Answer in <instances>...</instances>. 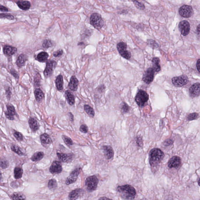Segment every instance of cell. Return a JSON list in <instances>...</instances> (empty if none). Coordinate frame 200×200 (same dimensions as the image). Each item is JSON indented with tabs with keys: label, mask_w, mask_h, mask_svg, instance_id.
Returning a JSON list of instances; mask_svg holds the SVG:
<instances>
[{
	"label": "cell",
	"mask_w": 200,
	"mask_h": 200,
	"mask_svg": "<svg viewBox=\"0 0 200 200\" xmlns=\"http://www.w3.org/2000/svg\"><path fill=\"white\" fill-rule=\"evenodd\" d=\"M79 81L75 76H73L71 77L68 85L69 88L73 92L76 91L78 89Z\"/></svg>",
	"instance_id": "cell-20"
},
{
	"label": "cell",
	"mask_w": 200,
	"mask_h": 200,
	"mask_svg": "<svg viewBox=\"0 0 200 200\" xmlns=\"http://www.w3.org/2000/svg\"><path fill=\"white\" fill-rule=\"evenodd\" d=\"M199 118V115L197 113H194L190 114L187 117V120L188 121H192V120H195Z\"/></svg>",
	"instance_id": "cell-39"
},
{
	"label": "cell",
	"mask_w": 200,
	"mask_h": 200,
	"mask_svg": "<svg viewBox=\"0 0 200 200\" xmlns=\"http://www.w3.org/2000/svg\"><path fill=\"white\" fill-rule=\"evenodd\" d=\"M105 89V86L104 85H101L99 86V87L97 88V91L99 92L100 93H103Z\"/></svg>",
	"instance_id": "cell-49"
},
{
	"label": "cell",
	"mask_w": 200,
	"mask_h": 200,
	"mask_svg": "<svg viewBox=\"0 0 200 200\" xmlns=\"http://www.w3.org/2000/svg\"><path fill=\"white\" fill-rule=\"evenodd\" d=\"M62 138L63 141H64V143L68 146H71L73 144V141L71 138L69 137L68 136L63 135L62 136Z\"/></svg>",
	"instance_id": "cell-37"
},
{
	"label": "cell",
	"mask_w": 200,
	"mask_h": 200,
	"mask_svg": "<svg viewBox=\"0 0 200 200\" xmlns=\"http://www.w3.org/2000/svg\"><path fill=\"white\" fill-rule=\"evenodd\" d=\"M44 156V154L43 152H37L33 154V156L31 157V159L32 161L34 162L39 161L43 158Z\"/></svg>",
	"instance_id": "cell-30"
},
{
	"label": "cell",
	"mask_w": 200,
	"mask_h": 200,
	"mask_svg": "<svg viewBox=\"0 0 200 200\" xmlns=\"http://www.w3.org/2000/svg\"><path fill=\"white\" fill-rule=\"evenodd\" d=\"M104 156L108 159H111L113 157L114 155L113 149L110 146L104 145L102 147Z\"/></svg>",
	"instance_id": "cell-19"
},
{
	"label": "cell",
	"mask_w": 200,
	"mask_h": 200,
	"mask_svg": "<svg viewBox=\"0 0 200 200\" xmlns=\"http://www.w3.org/2000/svg\"><path fill=\"white\" fill-rule=\"evenodd\" d=\"M181 159L180 157L178 156H174L169 160L168 165L170 168H177L181 165Z\"/></svg>",
	"instance_id": "cell-17"
},
{
	"label": "cell",
	"mask_w": 200,
	"mask_h": 200,
	"mask_svg": "<svg viewBox=\"0 0 200 200\" xmlns=\"http://www.w3.org/2000/svg\"><path fill=\"white\" fill-rule=\"evenodd\" d=\"M34 94L36 100L38 103H41L44 99V93L40 88H36L34 90Z\"/></svg>",
	"instance_id": "cell-23"
},
{
	"label": "cell",
	"mask_w": 200,
	"mask_h": 200,
	"mask_svg": "<svg viewBox=\"0 0 200 200\" xmlns=\"http://www.w3.org/2000/svg\"><path fill=\"white\" fill-rule=\"evenodd\" d=\"M57 155L59 159L61 162L64 163H70L73 160L74 155L72 153H57Z\"/></svg>",
	"instance_id": "cell-13"
},
{
	"label": "cell",
	"mask_w": 200,
	"mask_h": 200,
	"mask_svg": "<svg viewBox=\"0 0 200 200\" xmlns=\"http://www.w3.org/2000/svg\"><path fill=\"white\" fill-rule=\"evenodd\" d=\"M164 154L161 149L155 148L150 150L149 154V162L153 172L158 169L159 164L164 159Z\"/></svg>",
	"instance_id": "cell-1"
},
{
	"label": "cell",
	"mask_w": 200,
	"mask_h": 200,
	"mask_svg": "<svg viewBox=\"0 0 200 200\" xmlns=\"http://www.w3.org/2000/svg\"><path fill=\"white\" fill-rule=\"evenodd\" d=\"M149 96L146 92L141 90L139 91L135 97V101L141 107L144 106L149 100Z\"/></svg>",
	"instance_id": "cell-4"
},
{
	"label": "cell",
	"mask_w": 200,
	"mask_h": 200,
	"mask_svg": "<svg viewBox=\"0 0 200 200\" xmlns=\"http://www.w3.org/2000/svg\"><path fill=\"white\" fill-rule=\"evenodd\" d=\"M13 136L15 138L17 139V141H19V142H22V141H23V136L20 132H15L13 133Z\"/></svg>",
	"instance_id": "cell-41"
},
{
	"label": "cell",
	"mask_w": 200,
	"mask_h": 200,
	"mask_svg": "<svg viewBox=\"0 0 200 200\" xmlns=\"http://www.w3.org/2000/svg\"><path fill=\"white\" fill-rule=\"evenodd\" d=\"M98 200H113L112 199H110L109 198H108L106 197H101V198H100Z\"/></svg>",
	"instance_id": "cell-56"
},
{
	"label": "cell",
	"mask_w": 200,
	"mask_h": 200,
	"mask_svg": "<svg viewBox=\"0 0 200 200\" xmlns=\"http://www.w3.org/2000/svg\"><path fill=\"white\" fill-rule=\"evenodd\" d=\"M26 59L24 55L22 54L18 56V59L17 60V66L19 67H22L25 65L26 63Z\"/></svg>",
	"instance_id": "cell-34"
},
{
	"label": "cell",
	"mask_w": 200,
	"mask_h": 200,
	"mask_svg": "<svg viewBox=\"0 0 200 200\" xmlns=\"http://www.w3.org/2000/svg\"><path fill=\"white\" fill-rule=\"evenodd\" d=\"M49 55L45 52H42L38 54L37 60L40 62H45L48 60Z\"/></svg>",
	"instance_id": "cell-28"
},
{
	"label": "cell",
	"mask_w": 200,
	"mask_h": 200,
	"mask_svg": "<svg viewBox=\"0 0 200 200\" xmlns=\"http://www.w3.org/2000/svg\"><path fill=\"white\" fill-rule=\"evenodd\" d=\"M17 3L20 8L22 10H28L31 7V3L28 1H20Z\"/></svg>",
	"instance_id": "cell-27"
},
{
	"label": "cell",
	"mask_w": 200,
	"mask_h": 200,
	"mask_svg": "<svg viewBox=\"0 0 200 200\" xmlns=\"http://www.w3.org/2000/svg\"><path fill=\"white\" fill-rule=\"evenodd\" d=\"M68 115L69 119L70 121L73 122V120H74V116H73L72 113L69 112L68 113Z\"/></svg>",
	"instance_id": "cell-54"
},
{
	"label": "cell",
	"mask_w": 200,
	"mask_h": 200,
	"mask_svg": "<svg viewBox=\"0 0 200 200\" xmlns=\"http://www.w3.org/2000/svg\"><path fill=\"white\" fill-rule=\"evenodd\" d=\"M9 162L4 157H1L0 158V167L3 169H5L7 168L9 166Z\"/></svg>",
	"instance_id": "cell-36"
},
{
	"label": "cell",
	"mask_w": 200,
	"mask_h": 200,
	"mask_svg": "<svg viewBox=\"0 0 200 200\" xmlns=\"http://www.w3.org/2000/svg\"><path fill=\"white\" fill-rule=\"evenodd\" d=\"M79 131L83 133H87L88 131V126L85 124L81 125L79 128Z\"/></svg>",
	"instance_id": "cell-45"
},
{
	"label": "cell",
	"mask_w": 200,
	"mask_h": 200,
	"mask_svg": "<svg viewBox=\"0 0 200 200\" xmlns=\"http://www.w3.org/2000/svg\"><path fill=\"white\" fill-rule=\"evenodd\" d=\"M63 54V51L62 49H59L57 50V51L55 52H54L53 55L55 57H59L61 56Z\"/></svg>",
	"instance_id": "cell-47"
},
{
	"label": "cell",
	"mask_w": 200,
	"mask_h": 200,
	"mask_svg": "<svg viewBox=\"0 0 200 200\" xmlns=\"http://www.w3.org/2000/svg\"><path fill=\"white\" fill-rule=\"evenodd\" d=\"M99 180L95 176L88 177L85 181V186L87 190L89 192L94 191L96 189Z\"/></svg>",
	"instance_id": "cell-5"
},
{
	"label": "cell",
	"mask_w": 200,
	"mask_h": 200,
	"mask_svg": "<svg viewBox=\"0 0 200 200\" xmlns=\"http://www.w3.org/2000/svg\"><path fill=\"white\" fill-rule=\"evenodd\" d=\"M189 94L191 97H197L200 95V83H197L194 84L189 88Z\"/></svg>",
	"instance_id": "cell-16"
},
{
	"label": "cell",
	"mask_w": 200,
	"mask_h": 200,
	"mask_svg": "<svg viewBox=\"0 0 200 200\" xmlns=\"http://www.w3.org/2000/svg\"><path fill=\"white\" fill-rule=\"evenodd\" d=\"M17 50V48L8 45L5 46L3 49L4 54L6 56H10L13 55Z\"/></svg>",
	"instance_id": "cell-26"
},
{
	"label": "cell",
	"mask_w": 200,
	"mask_h": 200,
	"mask_svg": "<svg viewBox=\"0 0 200 200\" xmlns=\"http://www.w3.org/2000/svg\"><path fill=\"white\" fill-rule=\"evenodd\" d=\"M40 140L43 146H49L52 143V140L50 136L46 133H44L40 135Z\"/></svg>",
	"instance_id": "cell-18"
},
{
	"label": "cell",
	"mask_w": 200,
	"mask_h": 200,
	"mask_svg": "<svg viewBox=\"0 0 200 200\" xmlns=\"http://www.w3.org/2000/svg\"><path fill=\"white\" fill-rule=\"evenodd\" d=\"M11 149L12 151L19 156H24L25 155L24 153L22 151V149L16 145H12L11 147Z\"/></svg>",
	"instance_id": "cell-33"
},
{
	"label": "cell",
	"mask_w": 200,
	"mask_h": 200,
	"mask_svg": "<svg viewBox=\"0 0 200 200\" xmlns=\"http://www.w3.org/2000/svg\"><path fill=\"white\" fill-rule=\"evenodd\" d=\"M2 179V174L1 172L0 171V182L1 181Z\"/></svg>",
	"instance_id": "cell-58"
},
{
	"label": "cell",
	"mask_w": 200,
	"mask_h": 200,
	"mask_svg": "<svg viewBox=\"0 0 200 200\" xmlns=\"http://www.w3.org/2000/svg\"><path fill=\"white\" fill-rule=\"evenodd\" d=\"M56 88L58 91L63 90L64 88V79L62 75L60 74L57 77L55 81Z\"/></svg>",
	"instance_id": "cell-24"
},
{
	"label": "cell",
	"mask_w": 200,
	"mask_h": 200,
	"mask_svg": "<svg viewBox=\"0 0 200 200\" xmlns=\"http://www.w3.org/2000/svg\"><path fill=\"white\" fill-rule=\"evenodd\" d=\"M127 45L126 43L120 42L117 45V49L120 55L123 57L127 59H130L131 55L129 51L127 50Z\"/></svg>",
	"instance_id": "cell-6"
},
{
	"label": "cell",
	"mask_w": 200,
	"mask_h": 200,
	"mask_svg": "<svg viewBox=\"0 0 200 200\" xmlns=\"http://www.w3.org/2000/svg\"><path fill=\"white\" fill-rule=\"evenodd\" d=\"M178 28L181 34L183 36H186L188 35L190 31V24L187 20H183L179 22Z\"/></svg>",
	"instance_id": "cell-10"
},
{
	"label": "cell",
	"mask_w": 200,
	"mask_h": 200,
	"mask_svg": "<svg viewBox=\"0 0 200 200\" xmlns=\"http://www.w3.org/2000/svg\"><path fill=\"white\" fill-rule=\"evenodd\" d=\"M90 23L94 28L97 30L101 29L104 24L101 16L97 13H94L91 15L90 17Z\"/></svg>",
	"instance_id": "cell-3"
},
{
	"label": "cell",
	"mask_w": 200,
	"mask_h": 200,
	"mask_svg": "<svg viewBox=\"0 0 200 200\" xmlns=\"http://www.w3.org/2000/svg\"><path fill=\"white\" fill-rule=\"evenodd\" d=\"M117 191L121 197L125 200H133L136 195L135 188L129 185L118 186Z\"/></svg>",
	"instance_id": "cell-2"
},
{
	"label": "cell",
	"mask_w": 200,
	"mask_h": 200,
	"mask_svg": "<svg viewBox=\"0 0 200 200\" xmlns=\"http://www.w3.org/2000/svg\"><path fill=\"white\" fill-rule=\"evenodd\" d=\"M172 83L176 87H181L185 85L188 83L189 79L187 76L181 75L178 77H175L172 78Z\"/></svg>",
	"instance_id": "cell-8"
},
{
	"label": "cell",
	"mask_w": 200,
	"mask_h": 200,
	"mask_svg": "<svg viewBox=\"0 0 200 200\" xmlns=\"http://www.w3.org/2000/svg\"><path fill=\"white\" fill-rule=\"evenodd\" d=\"M200 59H199L198 60L196 64V67L197 69V71H198L199 72H200Z\"/></svg>",
	"instance_id": "cell-55"
},
{
	"label": "cell",
	"mask_w": 200,
	"mask_h": 200,
	"mask_svg": "<svg viewBox=\"0 0 200 200\" xmlns=\"http://www.w3.org/2000/svg\"><path fill=\"white\" fill-rule=\"evenodd\" d=\"M0 18H7L8 19L12 20L14 19V17L9 14L1 13L0 14Z\"/></svg>",
	"instance_id": "cell-43"
},
{
	"label": "cell",
	"mask_w": 200,
	"mask_h": 200,
	"mask_svg": "<svg viewBox=\"0 0 200 200\" xmlns=\"http://www.w3.org/2000/svg\"><path fill=\"white\" fill-rule=\"evenodd\" d=\"M199 182H200V179H199V181H198L199 185Z\"/></svg>",
	"instance_id": "cell-59"
},
{
	"label": "cell",
	"mask_w": 200,
	"mask_h": 200,
	"mask_svg": "<svg viewBox=\"0 0 200 200\" xmlns=\"http://www.w3.org/2000/svg\"><path fill=\"white\" fill-rule=\"evenodd\" d=\"M0 11H2V12H8V10L7 8L5 7V6L0 5Z\"/></svg>",
	"instance_id": "cell-53"
},
{
	"label": "cell",
	"mask_w": 200,
	"mask_h": 200,
	"mask_svg": "<svg viewBox=\"0 0 200 200\" xmlns=\"http://www.w3.org/2000/svg\"><path fill=\"white\" fill-rule=\"evenodd\" d=\"M197 32L198 33V35H199V33H200V24H199L197 28Z\"/></svg>",
	"instance_id": "cell-57"
},
{
	"label": "cell",
	"mask_w": 200,
	"mask_h": 200,
	"mask_svg": "<svg viewBox=\"0 0 200 200\" xmlns=\"http://www.w3.org/2000/svg\"><path fill=\"white\" fill-rule=\"evenodd\" d=\"M133 3H134V4H135L136 6L138 8L141 10H144L145 8L144 4H142V3H139V2L136 1H133Z\"/></svg>",
	"instance_id": "cell-44"
},
{
	"label": "cell",
	"mask_w": 200,
	"mask_h": 200,
	"mask_svg": "<svg viewBox=\"0 0 200 200\" xmlns=\"http://www.w3.org/2000/svg\"><path fill=\"white\" fill-rule=\"evenodd\" d=\"M82 192V190L79 188H77L72 191L69 195V200H77L78 199L80 194Z\"/></svg>",
	"instance_id": "cell-22"
},
{
	"label": "cell",
	"mask_w": 200,
	"mask_h": 200,
	"mask_svg": "<svg viewBox=\"0 0 200 200\" xmlns=\"http://www.w3.org/2000/svg\"><path fill=\"white\" fill-rule=\"evenodd\" d=\"M57 187V183L55 179H51L49 180L48 183V187L51 190L56 189Z\"/></svg>",
	"instance_id": "cell-38"
},
{
	"label": "cell",
	"mask_w": 200,
	"mask_h": 200,
	"mask_svg": "<svg viewBox=\"0 0 200 200\" xmlns=\"http://www.w3.org/2000/svg\"><path fill=\"white\" fill-rule=\"evenodd\" d=\"M6 94L7 98L8 100H10L11 99L12 93H11L10 87H8L6 89Z\"/></svg>",
	"instance_id": "cell-48"
},
{
	"label": "cell",
	"mask_w": 200,
	"mask_h": 200,
	"mask_svg": "<svg viewBox=\"0 0 200 200\" xmlns=\"http://www.w3.org/2000/svg\"><path fill=\"white\" fill-rule=\"evenodd\" d=\"M53 44L51 41L49 40H45L43 41L42 46L45 49H47L51 48Z\"/></svg>",
	"instance_id": "cell-42"
},
{
	"label": "cell",
	"mask_w": 200,
	"mask_h": 200,
	"mask_svg": "<svg viewBox=\"0 0 200 200\" xmlns=\"http://www.w3.org/2000/svg\"><path fill=\"white\" fill-rule=\"evenodd\" d=\"M84 109L86 113L92 118H93L95 116V113L94 109L92 107L88 105H85Z\"/></svg>",
	"instance_id": "cell-35"
},
{
	"label": "cell",
	"mask_w": 200,
	"mask_h": 200,
	"mask_svg": "<svg viewBox=\"0 0 200 200\" xmlns=\"http://www.w3.org/2000/svg\"><path fill=\"white\" fill-rule=\"evenodd\" d=\"M180 15L185 18H189L194 14V10L190 6L184 5L181 7L179 10Z\"/></svg>",
	"instance_id": "cell-9"
},
{
	"label": "cell",
	"mask_w": 200,
	"mask_h": 200,
	"mask_svg": "<svg viewBox=\"0 0 200 200\" xmlns=\"http://www.w3.org/2000/svg\"><path fill=\"white\" fill-rule=\"evenodd\" d=\"M120 109H121L122 112L123 113H125L129 111L130 108L126 103L124 102V103H122L121 106H120Z\"/></svg>",
	"instance_id": "cell-40"
},
{
	"label": "cell",
	"mask_w": 200,
	"mask_h": 200,
	"mask_svg": "<svg viewBox=\"0 0 200 200\" xmlns=\"http://www.w3.org/2000/svg\"><path fill=\"white\" fill-rule=\"evenodd\" d=\"M11 73L12 75L16 78H18V75L17 72L15 70L12 69L11 70Z\"/></svg>",
	"instance_id": "cell-52"
},
{
	"label": "cell",
	"mask_w": 200,
	"mask_h": 200,
	"mask_svg": "<svg viewBox=\"0 0 200 200\" xmlns=\"http://www.w3.org/2000/svg\"><path fill=\"white\" fill-rule=\"evenodd\" d=\"M136 142L139 146L142 147L143 146V141H142V139L141 137H137Z\"/></svg>",
	"instance_id": "cell-51"
},
{
	"label": "cell",
	"mask_w": 200,
	"mask_h": 200,
	"mask_svg": "<svg viewBox=\"0 0 200 200\" xmlns=\"http://www.w3.org/2000/svg\"><path fill=\"white\" fill-rule=\"evenodd\" d=\"M65 97L68 103L70 105L72 106L74 105L75 100L74 95L69 90L66 91L65 92Z\"/></svg>",
	"instance_id": "cell-25"
},
{
	"label": "cell",
	"mask_w": 200,
	"mask_h": 200,
	"mask_svg": "<svg viewBox=\"0 0 200 200\" xmlns=\"http://www.w3.org/2000/svg\"><path fill=\"white\" fill-rule=\"evenodd\" d=\"M49 171L50 173L53 174L60 173L62 171V166L61 163L57 161H54L50 166Z\"/></svg>",
	"instance_id": "cell-15"
},
{
	"label": "cell",
	"mask_w": 200,
	"mask_h": 200,
	"mask_svg": "<svg viewBox=\"0 0 200 200\" xmlns=\"http://www.w3.org/2000/svg\"><path fill=\"white\" fill-rule=\"evenodd\" d=\"M155 72L152 68L148 69L143 74L142 80L148 84L151 83L153 81Z\"/></svg>",
	"instance_id": "cell-11"
},
{
	"label": "cell",
	"mask_w": 200,
	"mask_h": 200,
	"mask_svg": "<svg viewBox=\"0 0 200 200\" xmlns=\"http://www.w3.org/2000/svg\"><path fill=\"white\" fill-rule=\"evenodd\" d=\"M160 60L157 57H154L152 60V68L155 72H158L161 70V66L159 64Z\"/></svg>",
	"instance_id": "cell-29"
},
{
	"label": "cell",
	"mask_w": 200,
	"mask_h": 200,
	"mask_svg": "<svg viewBox=\"0 0 200 200\" xmlns=\"http://www.w3.org/2000/svg\"><path fill=\"white\" fill-rule=\"evenodd\" d=\"M56 65L57 62L53 60H49L47 61L46 66L43 72L46 78H49L52 75Z\"/></svg>",
	"instance_id": "cell-7"
},
{
	"label": "cell",
	"mask_w": 200,
	"mask_h": 200,
	"mask_svg": "<svg viewBox=\"0 0 200 200\" xmlns=\"http://www.w3.org/2000/svg\"><path fill=\"white\" fill-rule=\"evenodd\" d=\"M11 199L13 200H26V196L22 193L20 192H15L11 196Z\"/></svg>",
	"instance_id": "cell-32"
},
{
	"label": "cell",
	"mask_w": 200,
	"mask_h": 200,
	"mask_svg": "<svg viewBox=\"0 0 200 200\" xmlns=\"http://www.w3.org/2000/svg\"><path fill=\"white\" fill-rule=\"evenodd\" d=\"M173 143V141L171 139H168L166 141H164V145L165 146H168L169 145H171Z\"/></svg>",
	"instance_id": "cell-50"
},
{
	"label": "cell",
	"mask_w": 200,
	"mask_h": 200,
	"mask_svg": "<svg viewBox=\"0 0 200 200\" xmlns=\"http://www.w3.org/2000/svg\"><path fill=\"white\" fill-rule=\"evenodd\" d=\"M7 111L5 112V115L7 119L11 120L15 119L14 116H18L14 106L12 104H8L6 105Z\"/></svg>",
	"instance_id": "cell-12"
},
{
	"label": "cell",
	"mask_w": 200,
	"mask_h": 200,
	"mask_svg": "<svg viewBox=\"0 0 200 200\" xmlns=\"http://www.w3.org/2000/svg\"><path fill=\"white\" fill-rule=\"evenodd\" d=\"M40 75L38 74V76H36V77L34 78V85L36 86H39L40 85V83H41V76Z\"/></svg>",
	"instance_id": "cell-46"
},
{
	"label": "cell",
	"mask_w": 200,
	"mask_h": 200,
	"mask_svg": "<svg viewBox=\"0 0 200 200\" xmlns=\"http://www.w3.org/2000/svg\"><path fill=\"white\" fill-rule=\"evenodd\" d=\"M23 174V170L20 167H15L14 170V175L15 179H18L22 178Z\"/></svg>",
	"instance_id": "cell-31"
},
{
	"label": "cell",
	"mask_w": 200,
	"mask_h": 200,
	"mask_svg": "<svg viewBox=\"0 0 200 200\" xmlns=\"http://www.w3.org/2000/svg\"><path fill=\"white\" fill-rule=\"evenodd\" d=\"M81 170V169L80 168H78L72 171V172L70 173L69 176L66 179V182H65L66 184L69 185L75 182Z\"/></svg>",
	"instance_id": "cell-14"
},
{
	"label": "cell",
	"mask_w": 200,
	"mask_h": 200,
	"mask_svg": "<svg viewBox=\"0 0 200 200\" xmlns=\"http://www.w3.org/2000/svg\"><path fill=\"white\" fill-rule=\"evenodd\" d=\"M28 123L30 128L33 132H36L39 129V124L35 118L30 117Z\"/></svg>",
	"instance_id": "cell-21"
}]
</instances>
